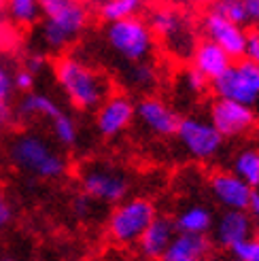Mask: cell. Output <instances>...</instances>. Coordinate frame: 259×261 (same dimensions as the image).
Returning a JSON list of instances; mask_svg holds the SVG:
<instances>
[{
    "instance_id": "10",
    "label": "cell",
    "mask_w": 259,
    "mask_h": 261,
    "mask_svg": "<svg viewBox=\"0 0 259 261\" xmlns=\"http://www.w3.org/2000/svg\"><path fill=\"white\" fill-rule=\"evenodd\" d=\"M94 113L98 134L102 138H115L136 121V102L127 94H111Z\"/></svg>"
},
{
    "instance_id": "27",
    "label": "cell",
    "mask_w": 259,
    "mask_h": 261,
    "mask_svg": "<svg viewBox=\"0 0 259 261\" xmlns=\"http://www.w3.org/2000/svg\"><path fill=\"white\" fill-rule=\"evenodd\" d=\"M209 85H211V81L206 79V76L200 72V70H196V68H185L183 72L178 74V87L185 91V94H189V96H202L206 89H209Z\"/></svg>"
},
{
    "instance_id": "22",
    "label": "cell",
    "mask_w": 259,
    "mask_h": 261,
    "mask_svg": "<svg viewBox=\"0 0 259 261\" xmlns=\"http://www.w3.org/2000/svg\"><path fill=\"white\" fill-rule=\"evenodd\" d=\"M145 0H100L98 3V17L105 23L121 21L127 17H138Z\"/></svg>"
},
{
    "instance_id": "11",
    "label": "cell",
    "mask_w": 259,
    "mask_h": 261,
    "mask_svg": "<svg viewBox=\"0 0 259 261\" xmlns=\"http://www.w3.org/2000/svg\"><path fill=\"white\" fill-rule=\"evenodd\" d=\"M213 125L221 132L223 138H238L249 134L257 123V115L253 107L240 104L234 100H221L217 98L211 104V117Z\"/></svg>"
},
{
    "instance_id": "5",
    "label": "cell",
    "mask_w": 259,
    "mask_h": 261,
    "mask_svg": "<svg viewBox=\"0 0 259 261\" xmlns=\"http://www.w3.org/2000/svg\"><path fill=\"white\" fill-rule=\"evenodd\" d=\"M149 25L155 34V38H160L164 49L176 60H187L191 58L193 49L198 45L196 32H193L191 19L180 13L174 7H155L149 13Z\"/></svg>"
},
{
    "instance_id": "38",
    "label": "cell",
    "mask_w": 259,
    "mask_h": 261,
    "mask_svg": "<svg viewBox=\"0 0 259 261\" xmlns=\"http://www.w3.org/2000/svg\"><path fill=\"white\" fill-rule=\"evenodd\" d=\"M189 5H204V3H211V0H185Z\"/></svg>"
},
{
    "instance_id": "17",
    "label": "cell",
    "mask_w": 259,
    "mask_h": 261,
    "mask_svg": "<svg viewBox=\"0 0 259 261\" xmlns=\"http://www.w3.org/2000/svg\"><path fill=\"white\" fill-rule=\"evenodd\" d=\"M191 66L200 70L206 79L213 83L217 76H221L231 66V58L219 45H215L209 38H204V41H200L196 45V49H193Z\"/></svg>"
},
{
    "instance_id": "39",
    "label": "cell",
    "mask_w": 259,
    "mask_h": 261,
    "mask_svg": "<svg viewBox=\"0 0 259 261\" xmlns=\"http://www.w3.org/2000/svg\"><path fill=\"white\" fill-rule=\"evenodd\" d=\"M0 261H17V259H13V257H0Z\"/></svg>"
},
{
    "instance_id": "8",
    "label": "cell",
    "mask_w": 259,
    "mask_h": 261,
    "mask_svg": "<svg viewBox=\"0 0 259 261\" xmlns=\"http://www.w3.org/2000/svg\"><path fill=\"white\" fill-rule=\"evenodd\" d=\"M213 94L221 100H234L247 107L259 102V64L238 60L213 81Z\"/></svg>"
},
{
    "instance_id": "34",
    "label": "cell",
    "mask_w": 259,
    "mask_h": 261,
    "mask_svg": "<svg viewBox=\"0 0 259 261\" xmlns=\"http://www.w3.org/2000/svg\"><path fill=\"white\" fill-rule=\"evenodd\" d=\"M13 204L5 198L3 193H0V231H5L9 225H11V221H13Z\"/></svg>"
},
{
    "instance_id": "6",
    "label": "cell",
    "mask_w": 259,
    "mask_h": 261,
    "mask_svg": "<svg viewBox=\"0 0 259 261\" xmlns=\"http://www.w3.org/2000/svg\"><path fill=\"white\" fill-rule=\"evenodd\" d=\"M158 217L155 206L147 198H125L123 202L115 204L109 215L107 231L113 242L117 244H136L151 221Z\"/></svg>"
},
{
    "instance_id": "31",
    "label": "cell",
    "mask_w": 259,
    "mask_h": 261,
    "mask_svg": "<svg viewBox=\"0 0 259 261\" xmlns=\"http://www.w3.org/2000/svg\"><path fill=\"white\" fill-rule=\"evenodd\" d=\"M23 68H28V70L34 72L36 76L41 74V72L47 68V56H45V51H32V54L25 56Z\"/></svg>"
},
{
    "instance_id": "25",
    "label": "cell",
    "mask_w": 259,
    "mask_h": 261,
    "mask_svg": "<svg viewBox=\"0 0 259 261\" xmlns=\"http://www.w3.org/2000/svg\"><path fill=\"white\" fill-rule=\"evenodd\" d=\"M125 83L136 89V91H149L158 85L160 81V74H158V68L147 60V62H136V64H130L125 68V74H123Z\"/></svg>"
},
{
    "instance_id": "28",
    "label": "cell",
    "mask_w": 259,
    "mask_h": 261,
    "mask_svg": "<svg viewBox=\"0 0 259 261\" xmlns=\"http://www.w3.org/2000/svg\"><path fill=\"white\" fill-rule=\"evenodd\" d=\"M13 96H15V85H13V70L0 60V109L13 107Z\"/></svg>"
},
{
    "instance_id": "35",
    "label": "cell",
    "mask_w": 259,
    "mask_h": 261,
    "mask_svg": "<svg viewBox=\"0 0 259 261\" xmlns=\"http://www.w3.org/2000/svg\"><path fill=\"white\" fill-rule=\"evenodd\" d=\"M244 5L249 9L251 21H259V0H244Z\"/></svg>"
},
{
    "instance_id": "37",
    "label": "cell",
    "mask_w": 259,
    "mask_h": 261,
    "mask_svg": "<svg viewBox=\"0 0 259 261\" xmlns=\"http://www.w3.org/2000/svg\"><path fill=\"white\" fill-rule=\"evenodd\" d=\"M7 15V0H0V19Z\"/></svg>"
},
{
    "instance_id": "14",
    "label": "cell",
    "mask_w": 259,
    "mask_h": 261,
    "mask_svg": "<svg viewBox=\"0 0 259 261\" xmlns=\"http://www.w3.org/2000/svg\"><path fill=\"white\" fill-rule=\"evenodd\" d=\"M209 189L213 200L223 208V211H249L255 189L249 187L238 174L231 170H219L211 174Z\"/></svg>"
},
{
    "instance_id": "19",
    "label": "cell",
    "mask_w": 259,
    "mask_h": 261,
    "mask_svg": "<svg viewBox=\"0 0 259 261\" xmlns=\"http://www.w3.org/2000/svg\"><path fill=\"white\" fill-rule=\"evenodd\" d=\"M209 253H211V240L206 236L176 231V236L172 238L162 261H193L200 257H209Z\"/></svg>"
},
{
    "instance_id": "3",
    "label": "cell",
    "mask_w": 259,
    "mask_h": 261,
    "mask_svg": "<svg viewBox=\"0 0 259 261\" xmlns=\"http://www.w3.org/2000/svg\"><path fill=\"white\" fill-rule=\"evenodd\" d=\"M9 158L17 170L41 180H58L68 172L66 155L38 132L17 134L9 145Z\"/></svg>"
},
{
    "instance_id": "32",
    "label": "cell",
    "mask_w": 259,
    "mask_h": 261,
    "mask_svg": "<svg viewBox=\"0 0 259 261\" xmlns=\"http://www.w3.org/2000/svg\"><path fill=\"white\" fill-rule=\"evenodd\" d=\"M94 200L89 198V195H85L83 191H81V195H76V198L72 200V213L79 217V219H87L89 215L94 213Z\"/></svg>"
},
{
    "instance_id": "15",
    "label": "cell",
    "mask_w": 259,
    "mask_h": 261,
    "mask_svg": "<svg viewBox=\"0 0 259 261\" xmlns=\"http://www.w3.org/2000/svg\"><path fill=\"white\" fill-rule=\"evenodd\" d=\"M253 236V215L249 211H223L215 219L213 240L217 246L231 251L236 244Z\"/></svg>"
},
{
    "instance_id": "26",
    "label": "cell",
    "mask_w": 259,
    "mask_h": 261,
    "mask_svg": "<svg viewBox=\"0 0 259 261\" xmlns=\"http://www.w3.org/2000/svg\"><path fill=\"white\" fill-rule=\"evenodd\" d=\"M213 11H217L219 15L227 17L229 21H234L238 25H244L251 21L249 9L244 5V0H215Z\"/></svg>"
},
{
    "instance_id": "20",
    "label": "cell",
    "mask_w": 259,
    "mask_h": 261,
    "mask_svg": "<svg viewBox=\"0 0 259 261\" xmlns=\"http://www.w3.org/2000/svg\"><path fill=\"white\" fill-rule=\"evenodd\" d=\"M174 227L180 233H198V236H206L209 231H213L215 217L211 213L209 206L204 204H189L180 213H176Z\"/></svg>"
},
{
    "instance_id": "40",
    "label": "cell",
    "mask_w": 259,
    "mask_h": 261,
    "mask_svg": "<svg viewBox=\"0 0 259 261\" xmlns=\"http://www.w3.org/2000/svg\"><path fill=\"white\" fill-rule=\"evenodd\" d=\"M193 261H213V259H209V257H200V259H193Z\"/></svg>"
},
{
    "instance_id": "23",
    "label": "cell",
    "mask_w": 259,
    "mask_h": 261,
    "mask_svg": "<svg viewBox=\"0 0 259 261\" xmlns=\"http://www.w3.org/2000/svg\"><path fill=\"white\" fill-rule=\"evenodd\" d=\"M7 17L19 28H32L41 21V0H7Z\"/></svg>"
},
{
    "instance_id": "7",
    "label": "cell",
    "mask_w": 259,
    "mask_h": 261,
    "mask_svg": "<svg viewBox=\"0 0 259 261\" xmlns=\"http://www.w3.org/2000/svg\"><path fill=\"white\" fill-rule=\"evenodd\" d=\"M176 140L185 149L191 160L209 162L215 160L223 149V136L213 125L211 119H204L200 115H187L180 117L176 127Z\"/></svg>"
},
{
    "instance_id": "16",
    "label": "cell",
    "mask_w": 259,
    "mask_h": 261,
    "mask_svg": "<svg viewBox=\"0 0 259 261\" xmlns=\"http://www.w3.org/2000/svg\"><path fill=\"white\" fill-rule=\"evenodd\" d=\"M174 236H176L174 221L168 217H155L151 225L145 229V233L140 236V240L136 242L138 253L149 261H162Z\"/></svg>"
},
{
    "instance_id": "29",
    "label": "cell",
    "mask_w": 259,
    "mask_h": 261,
    "mask_svg": "<svg viewBox=\"0 0 259 261\" xmlns=\"http://www.w3.org/2000/svg\"><path fill=\"white\" fill-rule=\"evenodd\" d=\"M238 261H259V236H251L229 251Z\"/></svg>"
},
{
    "instance_id": "13",
    "label": "cell",
    "mask_w": 259,
    "mask_h": 261,
    "mask_svg": "<svg viewBox=\"0 0 259 261\" xmlns=\"http://www.w3.org/2000/svg\"><path fill=\"white\" fill-rule=\"evenodd\" d=\"M136 121L153 136L168 138L176 134L180 117L160 96H142L136 100Z\"/></svg>"
},
{
    "instance_id": "18",
    "label": "cell",
    "mask_w": 259,
    "mask_h": 261,
    "mask_svg": "<svg viewBox=\"0 0 259 261\" xmlns=\"http://www.w3.org/2000/svg\"><path fill=\"white\" fill-rule=\"evenodd\" d=\"M62 113V107L54 96L45 91H28L21 94L19 102L15 104V115L23 121H51Z\"/></svg>"
},
{
    "instance_id": "36",
    "label": "cell",
    "mask_w": 259,
    "mask_h": 261,
    "mask_svg": "<svg viewBox=\"0 0 259 261\" xmlns=\"http://www.w3.org/2000/svg\"><path fill=\"white\" fill-rule=\"evenodd\" d=\"M249 213L257 219V223H259V191L253 193V200H251V208H249Z\"/></svg>"
},
{
    "instance_id": "24",
    "label": "cell",
    "mask_w": 259,
    "mask_h": 261,
    "mask_svg": "<svg viewBox=\"0 0 259 261\" xmlns=\"http://www.w3.org/2000/svg\"><path fill=\"white\" fill-rule=\"evenodd\" d=\"M51 127V136L62 149H72L79 142V125H76L74 117L66 111H62L58 117L49 121Z\"/></svg>"
},
{
    "instance_id": "4",
    "label": "cell",
    "mask_w": 259,
    "mask_h": 261,
    "mask_svg": "<svg viewBox=\"0 0 259 261\" xmlns=\"http://www.w3.org/2000/svg\"><path fill=\"white\" fill-rule=\"evenodd\" d=\"M105 41L117 58L127 64H136L151 60L158 38L147 19L127 17L105 25Z\"/></svg>"
},
{
    "instance_id": "9",
    "label": "cell",
    "mask_w": 259,
    "mask_h": 261,
    "mask_svg": "<svg viewBox=\"0 0 259 261\" xmlns=\"http://www.w3.org/2000/svg\"><path fill=\"white\" fill-rule=\"evenodd\" d=\"M81 191L98 204H119L130 193V178L111 164H92L81 172Z\"/></svg>"
},
{
    "instance_id": "41",
    "label": "cell",
    "mask_w": 259,
    "mask_h": 261,
    "mask_svg": "<svg viewBox=\"0 0 259 261\" xmlns=\"http://www.w3.org/2000/svg\"><path fill=\"white\" fill-rule=\"evenodd\" d=\"M231 261H238V259H231Z\"/></svg>"
},
{
    "instance_id": "33",
    "label": "cell",
    "mask_w": 259,
    "mask_h": 261,
    "mask_svg": "<svg viewBox=\"0 0 259 261\" xmlns=\"http://www.w3.org/2000/svg\"><path fill=\"white\" fill-rule=\"evenodd\" d=\"M244 60L259 64V30L247 32V45H244Z\"/></svg>"
},
{
    "instance_id": "1",
    "label": "cell",
    "mask_w": 259,
    "mask_h": 261,
    "mask_svg": "<svg viewBox=\"0 0 259 261\" xmlns=\"http://www.w3.org/2000/svg\"><path fill=\"white\" fill-rule=\"evenodd\" d=\"M51 68L60 91L76 111H96L111 96V81L79 56L62 54Z\"/></svg>"
},
{
    "instance_id": "30",
    "label": "cell",
    "mask_w": 259,
    "mask_h": 261,
    "mask_svg": "<svg viewBox=\"0 0 259 261\" xmlns=\"http://www.w3.org/2000/svg\"><path fill=\"white\" fill-rule=\"evenodd\" d=\"M13 85H15V91H19V94H28V91H34L36 74L21 66V68H17L15 72H13Z\"/></svg>"
},
{
    "instance_id": "12",
    "label": "cell",
    "mask_w": 259,
    "mask_h": 261,
    "mask_svg": "<svg viewBox=\"0 0 259 261\" xmlns=\"http://www.w3.org/2000/svg\"><path fill=\"white\" fill-rule=\"evenodd\" d=\"M202 34L221 47L225 54L234 58H244V45H247V30L244 25L229 21L227 17L219 15L217 11H206L202 15Z\"/></svg>"
},
{
    "instance_id": "2",
    "label": "cell",
    "mask_w": 259,
    "mask_h": 261,
    "mask_svg": "<svg viewBox=\"0 0 259 261\" xmlns=\"http://www.w3.org/2000/svg\"><path fill=\"white\" fill-rule=\"evenodd\" d=\"M38 41L45 51L62 56L89 23V9L83 0H41Z\"/></svg>"
},
{
    "instance_id": "21",
    "label": "cell",
    "mask_w": 259,
    "mask_h": 261,
    "mask_svg": "<svg viewBox=\"0 0 259 261\" xmlns=\"http://www.w3.org/2000/svg\"><path fill=\"white\" fill-rule=\"evenodd\" d=\"M231 172L238 174L249 187H259V149L244 147L231 160Z\"/></svg>"
}]
</instances>
